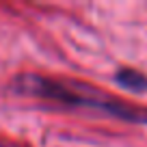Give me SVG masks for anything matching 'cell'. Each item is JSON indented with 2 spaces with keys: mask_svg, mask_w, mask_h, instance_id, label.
Segmentation results:
<instances>
[{
  "mask_svg": "<svg viewBox=\"0 0 147 147\" xmlns=\"http://www.w3.org/2000/svg\"><path fill=\"white\" fill-rule=\"evenodd\" d=\"M13 91L22 95H32L41 100H52L63 106H74V108H91L102 110L110 117L130 121V123H147V115L141 110H134L132 106L123 104L119 100H110L106 95H93L84 93L80 89H71L67 82H61L54 78H46L41 74H22L13 82Z\"/></svg>",
  "mask_w": 147,
  "mask_h": 147,
  "instance_id": "cell-1",
  "label": "cell"
},
{
  "mask_svg": "<svg viewBox=\"0 0 147 147\" xmlns=\"http://www.w3.org/2000/svg\"><path fill=\"white\" fill-rule=\"evenodd\" d=\"M115 80L121 84V87L125 89H132V91H145L147 89V76H143L138 69H121V71H117Z\"/></svg>",
  "mask_w": 147,
  "mask_h": 147,
  "instance_id": "cell-2",
  "label": "cell"
},
{
  "mask_svg": "<svg viewBox=\"0 0 147 147\" xmlns=\"http://www.w3.org/2000/svg\"><path fill=\"white\" fill-rule=\"evenodd\" d=\"M0 147H2V145H0Z\"/></svg>",
  "mask_w": 147,
  "mask_h": 147,
  "instance_id": "cell-3",
  "label": "cell"
}]
</instances>
